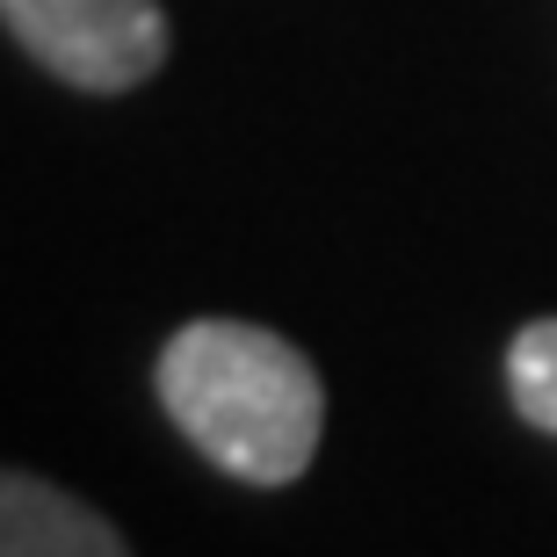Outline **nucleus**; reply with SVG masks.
Returning <instances> with one entry per match:
<instances>
[{
  "instance_id": "4",
  "label": "nucleus",
  "mask_w": 557,
  "mask_h": 557,
  "mask_svg": "<svg viewBox=\"0 0 557 557\" xmlns=\"http://www.w3.org/2000/svg\"><path fill=\"white\" fill-rule=\"evenodd\" d=\"M507 398L529 428L557 434V319H529L507 341Z\"/></svg>"
},
{
  "instance_id": "2",
  "label": "nucleus",
  "mask_w": 557,
  "mask_h": 557,
  "mask_svg": "<svg viewBox=\"0 0 557 557\" xmlns=\"http://www.w3.org/2000/svg\"><path fill=\"white\" fill-rule=\"evenodd\" d=\"M15 44L81 95H131L166 65L160 0H0Z\"/></svg>"
},
{
  "instance_id": "3",
  "label": "nucleus",
  "mask_w": 557,
  "mask_h": 557,
  "mask_svg": "<svg viewBox=\"0 0 557 557\" xmlns=\"http://www.w3.org/2000/svg\"><path fill=\"white\" fill-rule=\"evenodd\" d=\"M0 557H131V543L51 478L0 471Z\"/></svg>"
},
{
  "instance_id": "1",
  "label": "nucleus",
  "mask_w": 557,
  "mask_h": 557,
  "mask_svg": "<svg viewBox=\"0 0 557 557\" xmlns=\"http://www.w3.org/2000/svg\"><path fill=\"white\" fill-rule=\"evenodd\" d=\"M160 406L239 485H289L311 471L326 384L283 333L253 319H188L160 348Z\"/></svg>"
}]
</instances>
